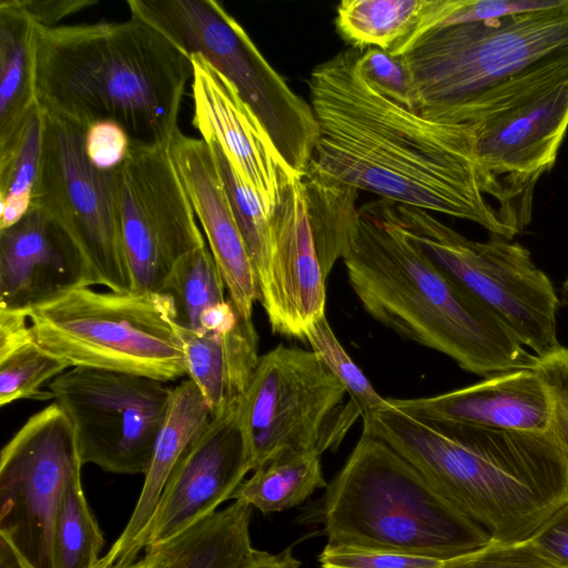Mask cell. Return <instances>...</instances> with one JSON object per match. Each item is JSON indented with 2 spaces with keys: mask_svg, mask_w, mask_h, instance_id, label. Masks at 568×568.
Wrapping results in <instances>:
<instances>
[{
  "mask_svg": "<svg viewBox=\"0 0 568 568\" xmlns=\"http://www.w3.org/2000/svg\"><path fill=\"white\" fill-rule=\"evenodd\" d=\"M341 51L308 78L318 136L307 165L393 203L466 220L511 240L478 179L473 125L434 121L382 94Z\"/></svg>",
  "mask_w": 568,
  "mask_h": 568,
  "instance_id": "cell-1",
  "label": "cell"
},
{
  "mask_svg": "<svg viewBox=\"0 0 568 568\" xmlns=\"http://www.w3.org/2000/svg\"><path fill=\"white\" fill-rule=\"evenodd\" d=\"M454 508L496 541L529 539L568 500V450L546 432L485 429L395 408L363 419Z\"/></svg>",
  "mask_w": 568,
  "mask_h": 568,
  "instance_id": "cell-2",
  "label": "cell"
},
{
  "mask_svg": "<svg viewBox=\"0 0 568 568\" xmlns=\"http://www.w3.org/2000/svg\"><path fill=\"white\" fill-rule=\"evenodd\" d=\"M33 64L38 106L48 115L84 131L113 121L145 145L169 146L180 131L191 58L143 20L36 24Z\"/></svg>",
  "mask_w": 568,
  "mask_h": 568,
  "instance_id": "cell-3",
  "label": "cell"
},
{
  "mask_svg": "<svg viewBox=\"0 0 568 568\" xmlns=\"http://www.w3.org/2000/svg\"><path fill=\"white\" fill-rule=\"evenodd\" d=\"M358 214L343 260L371 317L479 376L535 367L537 357L514 332L446 277L396 225L359 209Z\"/></svg>",
  "mask_w": 568,
  "mask_h": 568,
  "instance_id": "cell-4",
  "label": "cell"
},
{
  "mask_svg": "<svg viewBox=\"0 0 568 568\" xmlns=\"http://www.w3.org/2000/svg\"><path fill=\"white\" fill-rule=\"evenodd\" d=\"M327 542L448 560L491 538L382 439L362 433L321 505Z\"/></svg>",
  "mask_w": 568,
  "mask_h": 568,
  "instance_id": "cell-5",
  "label": "cell"
},
{
  "mask_svg": "<svg viewBox=\"0 0 568 568\" xmlns=\"http://www.w3.org/2000/svg\"><path fill=\"white\" fill-rule=\"evenodd\" d=\"M402 57L419 99L418 112L454 123L507 83L568 57V0L546 10L430 31Z\"/></svg>",
  "mask_w": 568,
  "mask_h": 568,
  "instance_id": "cell-6",
  "label": "cell"
},
{
  "mask_svg": "<svg viewBox=\"0 0 568 568\" xmlns=\"http://www.w3.org/2000/svg\"><path fill=\"white\" fill-rule=\"evenodd\" d=\"M459 123L476 130L480 189L514 240L530 224L536 185L568 132V57L493 92Z\"/></svg>",
  "mask_w": 568,
  "mask_h": 568,
  "instance_id": "cell-7",
  "label": "cell"
},
{
  "mask_svg": "<svg viewBox=\"0 0 568 568\" xmlns=\"http://www.w3.org/2000/svg\"><path fill=\"white\" fill-rule=\"evenodd\" d=\"M36 343L73 366L146 376L187 377L172 300L162 292L79 286L28 311Z\"/></svg>",
  "mask_w": 568,
  "mask_h": 568,
  "instance_id": "cell-8",
  "label": "cell"
},
{
  "mask_svg": "<svg viewBox=\"0 0 568 568\" xmlns=\"http://www.w3.org/2000/svg\"><path fill=\"white\" fill-rule=\"evenodd\" d=\"M359 211L396 225L446 277L495 313L535 357L562 346L555 286L520 243L493 235L485 242L469 240L428 211L384 199Z\"/></svg>",
  "mask_w": 568,
  "mask_h": 568,
  "instance_id": "cell-9",
  "label": "cell"
},
{
  "mask_svg": "<svg viewBox=\"0 0 568 568\" xmlns=\"http://www.w3.org/2000/svg\"><path fill=\"white\" fill-rule=\"evenodd\" d=\"M130 13L189 55L200 54L237 89L278 153L303 178L318 126L314 111L264 58L244 28L215 0H129Z\"/></svg>",
  "mask_w": 568,
  "mask_h": 568,
  "instance_id": "cell-10",
  "label": "cell"
},
{
  "mask_svg": "<svg viewBox=\"0 0 568 568\" xmlns=\"http://www.w3.org/2000/svg\"><path fill=\"white\" fill-rule=\"evenodd\" d=\"M359 417L313 349L283 344L260 357L239 404L254 469L284 454L335 452Z\"/></svg>",
  "mask_w": 568,
  "mask_h": 568,
  "instance_id": "cell-11",
  "label": "cell"
},
{
  "mask_svg": "<svg viewBox=\"0 0 568 568\" xmlns=\"http://www.w3.org/2000/svg\"><path fill=\"white\" fill-rule=\"evenodd\" d=\"M41 166L32 206L79 254L85 286L132 292L118 221L114 172L94 168L85 131L43 113Z\"/></svg>",
  "mask_w": 568,
  "mask_h": 568,
  "instance_id": "cell-12",
  "label": "cell"
},
{
  "mask_svg": "<svg viewBox=\"0 0 568 568\" xmlns=\"http://www.w3.org/2000/svg\"><path fill=\"white\" fill-rule=\"evenodd\" d=\"M48 389L72 425L83 465L145 475L173 387L146 376L73 366Z\"/></svg>",
  "mask_w": 568,
  "mask_h": 568,
  "instance_id": "cell-13",
  "label": "cell"
},
{
  "mask_svg": "<svg viewBox=\"0 0 568 568\" xmlns=\"http://www.w3.org/2000/svg\"><path fill=\"white\" fill-rule=\"evenodd\" d=\"M82 466L72 425L57 403L33 414L1 450L0 535L33 568H55L57 511Z\"/></svg>",
  "mask_w": 568,
  "mask_h": 568,
  "instance_id": "cell-14",
  "label": "cell"
},
{
  "mask_svg": "<svg viewBox=\"0 0 568 568\" xmlns=\"http://www.w3.org/2000/svg\"><path fill=\"white\" fill-rule=\"evenodd\" d=\"M114 186L132 292H161L172 265L205 244L168 146L131 142Z\"/></svg>",
  "mask_w": 568,
  "mask_h": 568,
  "instance_id": "cell-15",
  "label": "cell"
},
{
  "mask_svg": "<svg viewBox=\"0 0 568 568\" xmlns=\"http://www.w3.org/2000/svg\"><path fill=\"white\" fill-rule=\"evenodd\" d=\"M253 462L240 420L239 405L211 418L172 469L141 549L168 539L209 517L231 499Z\"/></svg>",
  "mask_w": 568,
  "mask_h": 568,
  "instance_id": "cell-16",
  "label": "cell"
},
{
  "mask_svg": "<svg viewBox=\"0 0 568 568\" xmlns=\"http://www.w3.org/2000/svg\"><path fill=\"white\" fill-rule=\"evenodd\" d=\"M193 125L216 142L273 215L297 176L284 162L267 130L234 84L200 54H191Z\"/></svg>",
  "mask_w": 568,
  "mask_h": 568,
  "instance_id": "cell-17",
  "label": "cell"
},
{
  "mask_svg": "<svg viewBox=\"0 0 568 568\" xmlns=\"http://www.w3.org/2000/svg\"><path fill=\"white\" fill-rule=\"evenodd\" d=\"M272 223L271 263L258 302L274 334L305 341L310 327L325 315L327 277L317 255L302 178L283 192Z\"/></svg>",
  "mask_w": 568,
  "mask_h": 568,
  "instance_id": "cell-18",
  "label": "cell"
},
{
  "mask_svg": "<svg viewBox=\"0 0 568 568\" xmlns=\"http://www.w3.org/2000/svg\"><path fill=\"white\" fill-rule=\"evenodd\" d=\"M387 400L416 417L511 432L549 430L554 412L550 393L536 367L497 373L435 396Z\"/></svg>",
  "mask_w": 568,
  "mask_h": 568,
  "instance_id": "cell-19",
  "label": "cell"
},
{
  "mask_svg": "<svg viewBox=\"0 0 568 568\" xmlns=\"http://www.w3.org/2000/svg\"><path fill=\"white\" fill-rule=\"evenodd\" d=\"M168 149L204 230L229 300L242 317L252 320L254 303L258 301L256 277L212 152L202 139L181 131Z\"/></svg>",
  "mask_w": 568,
  "mask_h": 568,
  "instance_id": "cell-20",
  "label": "cell"
},
{
  "mask_svg": "<svg viewBox=\"0 0 568 568\" xmlns=\"http://www.w3.org/2000/svg\"><path fill=\"white\" fill-rule=\"evenodd\" d=\"M79 286H85L83 262L41 210L0 230L1 310L28 312Z\"/></svg>",
  "mask_w": 568,
  "mask_h": 568,
  "instance_id": "cell-21",
  "label": "cell"
},
{
  "mask_svg": "<svg viewBox=\"0 0 568 568\" xmlns=\"http://www.w3.org/2000/svg\"><path fill=\"white\" fill-rule=\"evenodd\" d=\"M211 418L202 394L190 378L173 387L139 499L123 531L106 552L111 559H138L142 550L143 534L172 469L191 443L209 425Z\"/></svg>",
  "mask_w": 568,
  "mask_h": 568,
  "instance_id": "cell-22",
  "label": "cell"
},
{
  "mask_svg": "<svg viewBox=\"0 0 568 568\" xmlns=\"http://www.w3.org/2000/svg\"><path fill=\"white\" fill-rule=\"evenodd\" d=\"M190 378L202 394L212 418L236 407L257 364L258 335L253 320L240 317L229 329L196 334L176 326Z\"/></svg>",
  "mask_w": 568,
  "mask_h": 568,
  "instance_id": "cell-23",
  "label": "cell"
},
{
  "mask_svg": "<svg viewBox=\"0 0 568 568\" xmlns=\"http://www.w3.org/2000/svg\"><path fill=\"white\" fill-rule=\"evenodd\" d=\"M252 507L234 500L179 534L144 547L138 568H252L265 554L253 547Z\"/></svg>",
  "mask_w": 568,
  "mask_h": 568,
  "instance_id": "cell-24",
  "label": "cell"
},
{
  "mask_svg": "<svg viewBox=\"0 0 568 568\" xmlns=\"http://www.w3.org/2000/svg\"><path fill=\"white\" fill-rule=\"evenodd\" d=\"M36 23L19 0L0 2V158L21 139L39 109L34 83Z\"/></svg>",
  "mask_w": 568,
  "mask_h": 568,
  "instance_id": "cell-25",
  "label": "cell"
},
{
  "mask_svg": "<svg viewBox=\"0 0 568 568\" xmlns=\"http://www.w3.org/2000/svg\"><path fill=\"white\" fill-rule=\"evenodd\" d=\"M33 339L28 312L0 308V406L53 399L49 384L70 368Z\"/></svg>",
  "mask_w": 568,
  "mask_h": 568,
  "instance_id": "cell-26",
  "label": "cell"
},
{
  "mask_svg": "<svg viewBox=\"0 0 568 568\" xmlns=\"http://www.w3.org/2000/svg\"><path fill=\"white\" fill-rule=\"evenodd\" d=\"M326 486L321 456L314 453L284 454L254 469L232 499L266 515L300 506L315 490Z\"/></svg>",
  "mask_w": 568,
  "mask_h": 568,
  "instance_id": "cell-27",
  "label": "cell"
},
{
  "mask_svg": "<svg viewBox=\"0 0 568 568\" xmlns=\"http://www.w3.org/2000/svg\"><path fill=\"white\" fill-rule=\"evenodd\" d=\"M425 0H344L335 26L353 49L394 53L415 30Z\"/></svg>",
  "mask_w": 568,
  "mask_h": 568,
  "instance_id": "cell-28",
  "label": "cell"
},
{
  "mask_svg": "<svg viewBox=\"0 0 568 568\" xmlns=\"http://www.w3.org/2000/svg\"><path fill=\"white\" fill-rule=\"evenodd\" d=\"M308 219L325 276L343 258L358 221L357 189L325 179L307 168L302 178Z\"/></svg>",
  "mask_w": 568,
  "mask_h": 568,
  "instance_id": "cell-29",
  "label": "cell"
},
{
  "mask_svg": "<svg viewBox=\"0 0 568 568\" xmlns=\"http://www.w3.org/2000/svg\"><path fill=\"white\" fill-rule=\"evenodd\" d=\"M225 290L214 257L204 244L172 265L161 292L172 300L175 325L200 333L203 321L230 301Z\"/></svg>",
  "mask_w": 568,
  "mask_h": 568,
  "instance_id": "cell-30",
  "label": "cell"
},
{
  "mask_svg": "<svg viewBox=\"0 0 568 568\" xmlns=\"http://www.w3.org/2000/svg\"><path fill=\"white\" fill-rule=\"evenodd\" d=\"M205 142V141H204ZM217 165L235 222L248 252L257 290L266 280L272 256V216L257 193L243 180L222 148L205 142Z\"/></svg>",
  "mask_w": 568,
  "mask_h": 568,
  "instance_id": "cell-31",
  "label": "cell"
},
{
  "mask_svg": "<svg viewBox=\"0 0 568 568\" xmlns=\"http://www.w3.org/2000/svg\"><path fill=\"white\" fill-rule=\"evenodd\" d=\"M103 545V534L87 501L79 470L68 481L55 516V568H94Z\"/></svg>",
  "mask_w": 568,
  "mask_h": 568,
  "instance_id": "cell-32",
  "label": "cell"
},
{
  "mask_svg": "<svg viewBox=\"0 0 568 568\" xmlns=\"http://www.w3.org/2000/svg\"><path fill=\"white\" fill-rule=\"evenodd\" d=\"M43 140V114L38 109L21 139L0 158V230L21 220L31 209L38 184Z\"/></svg>",
  "mask_w": 568,
  "mask_h": 568,
  "instance_id": "cell-33",
  "label": "cell"
},
{
  "mask_svg": "<svg viewBox=\"0 0 568 568\" xmlns=\"http://www.w3.org/2000/svg\"><path fill=\"white\" fill-rule=\"evenodd\" d=\"M564 2L565 0H425L418 23L398 49V54H405L422 37L437 29L546 10Z\"/></svg>",
  "mask_w": 568,
  "mask_h": 568,
  "instance_id": "cell-34",
  "label": "cell"
},
{
  "mask_svg": "<svg viewBox=\"0 0 568 568\" xmlns=\"http://www.w3.org/2000/svg\"><path fill=\"white\" fill-rule=\"evenodd\" d=\"M305 341L345 387L348 397L357 407L362 420L389 406L387 398L376 392L359 366L346 353L326 315L310 327Z\"/></svg>",
  "mask_w": 568,
  "mask_h": 568,
  "instance_id": "cell-35",
  "label": "cell"
},
{
  "mask_svg": "<svg viewBox=\"0 0 568 568\" xmlns=\"http://www.w3.org/2000/svg\"><path fill=\"white\" fill-rule=\"evenodd\" d=\"M357 65L364 78L390 100L418 111L419 99L402 55L371 48L361 51Z\"/></svg>",
  "mask_w": 568,
  "mask_h": 568,
  "instance_id": "cell-36",
  "label": "cell"
},
{
  "mask_svg": "<svg viewBox=\"0 0 568 568\" xmlns=\"http://www.w3.org/2000/svg\"><path fill=\"white\" fill-rule=\"evenodd\" d=\"M444 568H565L548 557L530 538L521 541L489 540L480 548L446 560Z\"/></svg>",
  "mask_w": 568,
  "mask_h": 568,
  "instance_id": "cell-37",
  "label": "cell"
},
{
  "mask_svg": "<svg viewBox=\"0 0 568 568\" xmlns=\"http://www.w3.org/2000/svg\"><path fill=\"white\" fill-rule=\"evenodd\" d=\"M318 562L320 568H444L446 560L327 542Z\"/></svg>",
  "mask_w": 568,
  "mask_h": 568,
  "instance_id": "cell-38",
  "label": "cell"
},
{
  "mask_svg": "<svg viewBox=\"0 0 568 568\" xmlns=\"http://www.w3.org/2000/svg\"><path fill=\"white\" fill-rule=\"evenodd\" d=\"M131 139L118 123L109 120L90 125L84 133V152L100 171L119 169L129 155Z\"/></svg>",
  "mask_w": 568,
  "mask_h": 568,
  "instance_id": "cell-39",
  "label": "cell"
},
{
  "mask_svg": "<svg viewBox=\"0 0 568 568\" xmlns=\"http://www.w3.org/2000/svg\"><path fill=\"white\" fill-rule=\"evenodd\" d=\"M537 372L545 381L552 399L551 428L568 450V348L537 358Z\"/></svg>",
  "mask_w": 568,
  "mask_h": 568,
  "instance_id": "cell-40",
  "label": "cell"
},
{
  "mask_svg": "<svg viewBox=\"0 0 568 568\" xmlns=\"http://www.w3.org/2000/svg\"><path fill=\"white\" fill-rule=\"evenodd\" d=\"M530 539L554 561L568 568V500L548 517Z\"/></svg>",
  "mask_w": 568,
  "mask_h": 568,
  "instance_id": "cell-41",
  "label": "cell"
},
{
  "mask_svg": "<svg viewBox=\"0 0 568 568\" xmlns=\"http://www.w3.org/2000/svg\"><path fill=\"white\" fill-rule=\"evenodd\" d=\"M23 10L41 27H55L63 18L94 6L95 0H19Z\"/></svg>",
  "mask_w": 568,
  "mask_h": 568,
  "instance_id": "cell-42",
  "label": "cell"
},
{
  "mask_svg": "<svg viewBox=\"0 0 568 568\" xmlns=\"http://www.w3.org/2000/svg\"><path fill=\"white\" fill-rule=\"evenodd\" d=\"M252 568H301V562L288 548L275 555L265 551Z\"/></svg>",
  "mask_w": 568,
  "mask_h": 568,
  "instance_id": "cell-43",
  "label": "cell"
},
{
  "mask_svg": "<svg viewBox=\"0 0 568 568\" xmlns=\"http://www.w3.org/2000/svg\"><path fill=\"white\" fill-rule=\"evenodd\" d=\"M0 568H33L2 535H0Z\"/></svg>",
  "mask_w": 568,
  "mask_h": 568,
  "instance_id": "cell-44",
  "label": "cell"
},
{
  "mask_svg": "<svg viewBox=\"0 0 568 568\" xmlns=\"http://www.w3.org/2000/svg\"><path fill=\"white\" fill-rule=\"evenodd\" d=\"M138 560V559H136ZM136 560L123 561L111 559L106 554L100 558L94 568H138Z\"/></svg>",
  "mask_w": 568,
  "mask_h": 568,
  "instance_id": "cell-45",
  "label": "cell"
},
{
  "mask_svg": "<svg viewBox=\"0 0 568 568\" xmlns=\"http://www.w3.org/2000/svg\"><path fill=\"white\" fill-rule=\"evenodd\" d=\"M562 292H564L565 296L568 298V275L562 283Z\"/></svg>",
  "mask_w": 568,
  "mask_h": 568,
  "instance_id": "cell-46",
  "label": "cell"
}]
</instances>
